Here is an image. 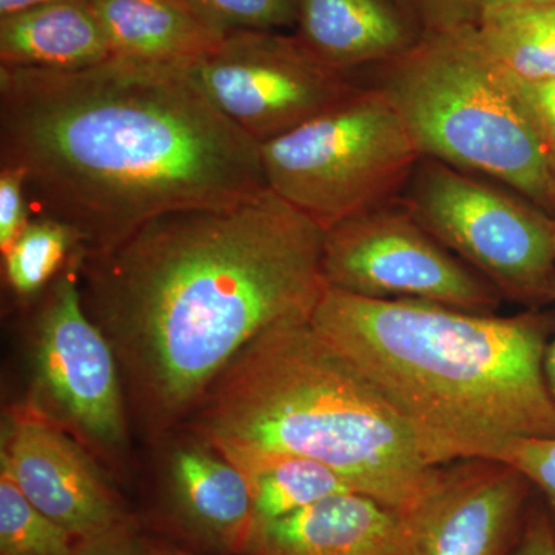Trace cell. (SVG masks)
Returning <instances> with one entry per match:
<instances>
[{
  "label": "cell",
  "mask_w": 555,
  "mask_h": 555,
  "mask_svg": "<svg viewBox=\"0 0 555 555\" xmlns=\"http://www.w3.org/2000/svg\"><path fill=\"white\" fill-rule=\"evenodd\" d=\"M79 543L33 505L0 467V555H72Z\"/></svg>",
  "instance_id": "44dd1931"
},
{
  "label": "cell",
  "mask_w": 555,
  "mask_h": 555,
  "mask_svg": "<svg viewBox=\"0 0 555 555\" xmlns=\"http://www.w3.org/2000/svg\"><path fill=\"white\" fill-rule=\"evenodd\" d=\"M371 87L397 109L422 156L555 211L550 149L509 76L465 35L423 36L383 64Z\"/></svg>",
  "instance_id": "5b68a950"
},
{
  "label": "cell",
  "mask_w": 555,
  "mask_h": 555,
  "mask_svg": "<svg viewBox=\"0 0 555 555\" xmlns=\"http://www.w3.org/2000/svg\"><path fill=\"white\" fill-rule=\"evenodd\" d=\"M500 460L520 470L540 491L555 529V437L518 440Z\"/></svg>",
  "instance_id": "cb8c5ba5"
},
{
  "label": "cell",
  "mask_w": 555,
  "mask_h": 555,
  "mask_svg": "<svg viewBox=\"0 0 555 555\" xmlns=\"http://www.w3.org/2000/svg\"><path fill=\"white\" fill-rule=\"evenodd\" d=\"M156 524L171 535V543L193 553L246 554L257 529L246 474L193 437L171 455L169 486Z\"/></svg>",
  "instance_id": "4fadbf2b"
},
{
  "label": "cell",
  "mask_w": 555,
  "mask_h": 555,
  "mask_svg": "<svg viewBox=\"0 0 555 555\" xmlns=\"http://www.w3.org/2000/svg\"><path fill=\"white\" fill-rule=\"evenodd\" d=\"M141 546L145 555H201L159 537L141 535Z\"/></svg>",
  "instance_id": "f1b7e54d"
},
{
  "label": "cell",
  "mask_w": 555,
  "mask_h": 555,
  "mask_svg": "<svg viewBox=\"0 0 555 555\" xmlns=\"http://www.w3.org/2000/svg\"><path fill=\"white\" fill-rule=\"evenodd\" d=\"M323 243L317 222L268 189L80 251L83 309L115 350L126 400L150 436L189 420L251 339L312 318L327 288Z\"/></svg>",
  "instance_id": "6da1fadb"
},
{
  "label": "cell",
  "mask_w": 555,
  "mask_h": 555,
  "mask_svg": "<svg viewBox=\"0 0 555 555\" xmlns=\"http://www.w3.org/2000/svg\"><path fill=\"white\" fill-rule=\"evenodd\" d=\"M109 57L93 0H50L0 16V67L79 69Z\"/></svg>",
  "instance_id": "2e32d148"
},
{
  "label": "cell",
  "mask_w": 555,
  "mask_h": 555,
  "mask_svg": "<svg viewBox=\"0 0 555 555\" xmlns=\"http://www.w3.org/2000/svg\"><path fill=\"white\" fill-rule=\"evenodd\" d=\"M400 201L438 243L503 298L553 299V218L531 201L426 156L416 164Z\"/></svg>",
  "instance_id": "52a82bcc"
},
{
  "label": "cell",
  "mask_w": 555,
  "mask_h": 555,
  "mask_svg": "<svg viewBox=\"0 0 555 555\" xmlns=\"http://www.w3.org/2000/svg\"><path fill=\"white\" fill-rule=\"evenodd\" d=\"M232 463L250 483L257 528L328 496L357 492L337 470L308 456L246 455Z\"/></svg>",
  "instance_id": "d6986e66"
},
{
  "label": "cell",
  "mask_w": 555,
  "mask_h": 555,
  "mask_svg": "<svg viewBox=\"0 0 555 555\" xmlns=\"http://www.w3.org/2000/svg\"><path fill=\"white\" fill-rule=\"evenodd\" d=\"M83 250L78 233L46 215L31 218L2 255L3 278L14 297H40Z\"/></svg>",
  "instance_id": "ffe728a7"
},
{
  "label": "cell",
  "mask_w": 555,
  "mask_h": 555,
  "mask_svg": "<svg viewBox=\"0 0 555 555\" xmlns=\"http://www.w3.org/2000/svg\"><path fill=\"white\" fill-rule=\"evenodd\" d=\"M40 295L35 323V382L42 414L94 447L126 444V390L118 358L86 312L78 258Z\"/></svg>",
  "instance_id": "30bf717a"
},
{
  "label": "cell",
  "mask_w": 555,
  "mask_h": 555,
  "mask_svg": "<svg viewBox=\"0 0 555 555\" xmlns=\"http://www.w3.org/2000/svg\"><path fill=\"white\" fill-rule=\"evenodd\" d=\"M297 28L306 49L345 73L386 64L418 42L390 0H298Z\"/></svg>",
  "instance_id": "9a60e30c"
},
{
  "label": "cell",
  "mask_w": 555,
  "mask_h": 555,
  "mask_svg": "<svg viewBox=\"0 0 555 555\" xmlns=\"http://www.w3.org/2000/svg\"><path fill=\"white\" fill-rule=\"evenodd\" d=\"M210 30L281 31L297 27L298 0H181Z\"/></svg>",
  "instance_id": "7402d4cb"
},
{
  "label": "cell",
  "mask_w": 555,
  "mask_h": 555,
  "mask_svg": "<svg viewBox=\"0 0 555 555\" xmlns=\"http://www.w3.org/2000/svg\"><path fill=\"white\" fill-rule=\"evenodd\" d=\"M72 555H145L139 529L80 542Z\"/></svg>",
  "instance_id": "83f0119b"
},
{
  "label": "cell",
  "mask_w": 555,
  "mask_h": 555,
  "mask_svg": "<svg viewBox=\"0 0 555 555\" xmlns=\"http://www.w3.org/2000/svg\"><path fill=\"white\" fill-rule=\"evenodd\" d=\"M189 427L230 462L264 454L317 460L403 514L438 466L377 387L310 320L251 339L208 386Z\"/></svg>",
  "instance_id": "277c9868"
},
{
  "label": "cell",
  "mask_w": 555,
  "mask_h": 555,
  "mask_svg": "<svg viewBox=\"0 0 555 555\" xmlns=\"http://www.w3.org/2000/svg\"><path fill=\"white\" fill-rule=\"evenodd\" d=\"M259 153L268 188L324 232L400 198L423 158L406 124L374 87L259 144Z\"/></svg>",
  "instance_id": "8992f818"
},
{
  "label": "cell",
  "mask_w": 555,
  "mask_h": 555,
  "mask_svg": "<svg viewBox=\"0 0 555 555\" xmlns=\"http://www.w3.org/2000/svg\"><path fill=\"white\" fill-rule=\"evenodd\" d=\"M310 321L377 387L434 465L500 460L518 440L555 437L550 327L537 313L486 315L326 288Z\"/></svg>",
  "instance_id": "3957f363"
},
{
  "label": "cell",
  "mask_w": 555,
  "mask_h": 555,
  "mask_svg": "<svg viewBox=\"0 0 555 555\" xmlns=\"http://www.w3.org/2000/svg\"><path fill=\"white\" fill-rule=\"evenodd\" d=\"M0 467L33 505L79 542L138 529L89 455L43 415L13 420Z\"/></svg>",
  "instance_id": "7c38bea8"
},
{
  "label": "cell",
  "mask_w": 555,
  "mask_h": 555,
  "mask_svg": "<svg viewBox=\"0 0 555 555\" xmlns=\"http://www.w3.org/2000/svg\"><path fill=\"white\" fill-rule=\"evenodd\" d=\"M553 228H554V243H555V218H553Z\"/></svg>",
  "instance_id": "d6a6232c"
},
{
  "label": "cell",
  "mask_w": 555,
  "mask_h": 555,
  "mask_svg": "<svg viewBox=\"0 0 555 555\" xmlns=\"http://www.w3.org/2000/svg\"><path fill=\"white\" fill-rule=\"evenodd\" d=\"M321 270L327 288L366 299H420L486 315L503 299L400 198L326 230Z\"/></svg>",
  "instance_id": "ba28073f"
},
{
  "label": "cell",
  "mask_w": 555,
  "mask_h": 555,
  "mask_svg": "<svg viewBox=\"0 0 555 555\" xmlns=\"http://www.w3.org/2000/svg\"><path fill=\"white\" fill-rule=\"evenodd\" d=\"M532 485L502 460L463 459L438 465L406 517L415 555H511Z\"/></svg>",
  "instance_id": "8fae6325"
},
{
  "label": "cell",
  "mask_w": 555,
  "mask_h": 555,
  "mask_svg": "<svg viewBox=\"0 0 555 555\" xmlns=\"http://www.w3.org/2000/svg\"><path fill=\"white\" fill-rule=\"evenodd\" d=\"M50 2V0H0V16L38 5V3Z\"/></svg>",
  "instance_id": "4dcf8cb0"
},
{
  "label": "cell",
  "mask_w": 555,
  "mask_h": 555,
  "mask_svg": "<svg viewBox=\"0 0 555 555\" xmlns=\"http://www.w3.org/2000/svg\"><path fill=\"white\" fill-rule=\"evenodd\" d=\"M531 2L555 0H408V5L425 36H440L473 30L494 11Z\"/></svg>",
  "instance_id": "603a6c76"
},
{
  "label": "cell",
  "mask_w": 555,
  "mask_h": 555,
  "mask_svg": "<svg viewBox=\"0 0 555 555\" xmlns=\"http://www.w3.org/2000/svg\"><path fill=\"white\" fill-rule=\"evenodd\" d=\"M112 57L189 67L224 39L181 0H93Z\"/></svg>",
  "instance_id": "e0dca14e"
},
{
  "label": "cell",
  "mask_w": 555,
  "mask_h": 555,
  "mask_svg": "<svg viewBox=\"0 0 555 555\" xmlns=\"http://www.w3.org/2000/svg\"><path fill=\"white\" fill-rule=\"evenodd\" d=\"M511 555H555V529L546 507L532 506Z\"/></svg>",
  "instance_id": "4316f807"
},
{
  "label": "cell",
  "mask_w": 555,
  "mask_h": 555,
  "mask_svg": "<svg viewBox=\"0 0 555 555\" xmlns=\"http://www.w3.org/2000/svg\"><path fill=\"white\" fill-rule=\"evenodd\" d=\"M30 199L24 175L13 167L0 166V251L2 255L30 222Z\"/></svg>",
  "instance_id": "d4e9b609"
},
{
  "label": "cell",
  "mask_w": 555,
  "mask_h": 555,
  "mask_svg": "<svg viewBox=\"0 0 555 555\" xmlns=\"http://www.w3.org/2000/svg\"><path fill=\"white\" fill-rule=\"evenodd\" d=\"M550 169H551V177H553L554 189H555V149L550 150Z\"/></svg>",
  "instance_id": "1f68e13d"
},
{
  "label": "cell",
  "mask_w": 555,
  "mask_h": 555,
  "mask_svg": "<svg viewBox=\"0 0 555 555\" xmlns=\"http://www.w3.org/2000/svg\"><path fill=\"white\" fill-rule=\"evenodd\" d=\"M199 90L258 144L283 137L363 87L318 60L297 36L238 31L189 65Z\"/></svg>",
  "instance_id": "9c48e42d"
},
{
  "label": "cell",
  "mask_w": 555,
  "mask_h": 555,
  "mask_svg": "<svg viewBox=\"0 0 555 555\" xmlns=\"http://www.w3.org/2000/svg\"><path fill=\"white\" fill-rule=\"evenodd\" d=\"M244 555H415L406 514L361 492L258 526Z\"/></svg>",
  "instance_id": "5bb4252c"
},
{
  "label": "cell",
  "mask_w": 555,
  "mask_h": 555,
  "mask_svg": "<svg viewBox=\"0 0 555 555\" xmlns=\"http://www.w3.org/2000/svg\"><path fill=\"white\" fill-rule=\"evenodd\" d=\"M553 299L555 301V284L553 291ZM545 377L547 389H550L551 397L555 404V335L553 341H550L546 349L545 357Z\"/></svg>",
  "instance_id": "f546056e"
},
{
  "label": "cell",
  "mask_w": 555,
  "mask_h": 555,
  "mask_svg": "<svg viewBox=\"0 0 555 555\" xmlns=\"http://www.w3.org/2000/svg\"><path fill=\"white\" fill-rule=\"evenodd\" d=\"M0 166L28 199L107 250L152 219L268 190L255 139L185 67L109 57L79 69L0 67Z\"/></svg>",
  "instance_id": "7a4b0ae2"
},
{
  "label": "cell",
  "mask_w": 555,
  "mask_h": 555,
  "mask_svg": "<svg viewBox=\"0 0 555 555\" xmlns=\"http://www.w3.org/2000/svg\"><path fill=\"white\" fill-rule=\"evenodd\" d=\"M509 76V75H507ZM518 98L524 102L526 112L534 120L540 137L547 149H555V78L540 82H524L511 78Z\"/></svg>",
  "instance_id": "484cf974"
},
{
  "label": "cell",
  "mask_w": 555,
  "mask_h": 555,
  "mask_svg": "<svg viewBox=\"0 0 555 555\" xmlns=\"http://www.w3.org/2000/svg\"><path fill=\"white\" fill-rule=\"evenodd\" d=\"M465 35L511 78L540 82L555 78V2H531L488 14Z\"/></svg>",
  "instance_id": "ac0fdd59"
}]
</instances>
